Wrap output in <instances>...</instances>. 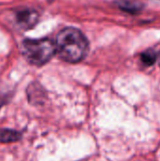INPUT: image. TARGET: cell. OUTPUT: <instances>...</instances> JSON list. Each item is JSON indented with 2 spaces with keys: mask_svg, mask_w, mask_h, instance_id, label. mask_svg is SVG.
Instances as JSON below:
<instances>
[{
  "mask_svg": "<svg viewBox=\"0 0 160 161\" xmlns=\"http://www.w3.org/2000/svg\"><path fill=\"white\" fill-rule=\"evenodd\" d=\"M56 52L65 61L77 62L87 55L89 42L84 34L74 27L61 30L56 39Z\"/></svg>",
  "mask_w": 160,
  "mask_h": 161,
  "instance_id": "6da1fadb",
  "label": "cell"
},
{
  "mask_svg": "<svg viewBox=\"0 0 160 161\" xmlns=\"http://www.w3.org/2000/svg\"><path fill=\"white\" fill-rule=\"evenodd\" d=\"M22 52L28 62L40 66L54 56L56 44L48 39L25 40L22 44Z\"/></svg>",
  "mask_w": 160,
  "mask_h": 161,
  "instance_id": "7a4b0ae2",
  "label": "cell"
},
{
  "mask_svg": "<svg viewBox=\"0 0 160 161\" xmlns=\"http://www.w3.org/2000/svg\"><path fill=\"white\" fill-rule=\"evenodd\" d=\"M39 19V14L32 8H24L16 12L15 23L16 25L24 30L30 29L33 27Z\"/></svg>",
  "mask_w": 160,
  "mask_h": 161,
  "instance_id": "3957f363",
  "label": "cell"
},
{
  "mask_svg": "<svg viewBox=\"0 0 160 161\" xmlns=\"http://www.w3.org/2000/svg\"><path fill=\"white\" fill-rule=\"evenodd\" d=\"M21 135L15 130L11 129H0V142H12L20 139Z\"/></svg>",
  "mask_w": 160,
  "mask_h": 161,
  "instance_id": "277c9868",
  "label": "cell"
},
{
  "mask_svg": "<svg viewBox=\"0 0 160 161\" xmlns=\"http://www.w3.org/2000/svg\"><path fill=\"white\" fill-rule=\"evenodd\" d=\"M119 7L129 12H136L141 8V6L138 3L133 2V1H128V0H120Z\"/></svg>",
  "mask_w": 160,
  "mask_h": 161,
  "instance_id": "5b68a950",
  "label": "cell"
},
{
  "mask_svg": "<svg viewBox=\"0 0 160 161\" xmlns=\"http://www.w3.org/2000/svg\"><path fill=\"white\" fill-rule=\"evenodd\" d=\"M157 59V53L153 50H148L142 53L141 55V61L145 65H152L155 63Z\"/></svg>",
  "mask_w": 160,
  "mask_h": 161,
  "instance_id": "8992f818",
  "label": "cell"
}]
</instances>
